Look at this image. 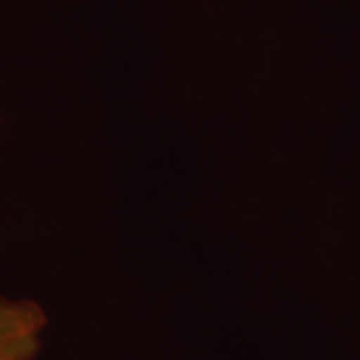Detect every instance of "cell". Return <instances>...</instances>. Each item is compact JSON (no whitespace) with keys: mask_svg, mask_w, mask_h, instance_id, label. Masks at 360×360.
Masks as SVG:
<instances>
[{"mask_svg":"<svg viewBox=\"0 0 360 360\" xmlns=\"http://www.w3.org/2000/svg\"><path fill=\"white\" fill-rule=\"evenodd\" d=\"M46 314L34 300L0 298V360H32L40 350Z\"/></svg>","mask_w":360,"mask_h":360,"instance_id":"1","label":"cell"}]
</instances>
